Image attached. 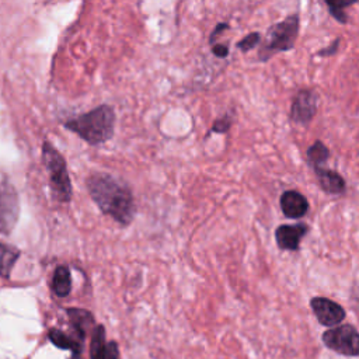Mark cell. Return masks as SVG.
Segmentation results:
<instances>
[{
    "instance_id": "obj_1",
    "label": "cell",
    "mask_w": 359,
    "mask_h": 359,
    "mask_svg": "<svg viewBox=\"0 0 359 359\" xmlns=\"http://www.w3.org/2000/svg\"><path fill=\"white\" fill-rule=\"evenodd\" d=\"M88 191L98 208L122 224L132 222L135 202L130 189L107 174H95L88 180Z\"/></svg>"
},
{
    "instance_id": "obj_2",
    "label": "cell",
    "mask_w": 359,
    "mask_h": 359,
    "mask_svg": "<svg viewBox=\"0 0 359 359\" xmlns=\"http://www.w3.org/2000/svg\"><path fill=\"white\" fill-rule=\"evenodd\" d=\"M114 111L108 105L98 107L66 122V126L91 144L107 142L114 133Z\"/></svg>"
},
{
    "instance_id": "obj_3",
    "label": "cell",
    "mask_w": 359,
    "mask_h": 359,
    "mask_svg": "<svg viewBox=\"0 0 359 359\" xmlns=\"http://www.w3.org/2000/svg\"><path fill=\"white\" fill-rule=\"evenodd\" d=\"M299 34V15L292 14L286 17L283 21L272 25L266 36L259 46L258 59L261 62H266L278 52H286L294 48V42Z\"/></svg>"
},
{
    "instance_id": "obj_4",
    "label": "cell",
    "mask_w": 359,
    "mask_h": 359,
    "mask_svg": "<svg viewBox=\"0 0 359 359\" xmlns=\"http://www.w3.org/2000/svg\"><path fill=\"white\" fill-rule=\"evenodd\" d=\"M42 156L55 196L63 202L69 201L72 195V187L65 160L48 142H45L42 146Z\"/></svg>"
},
{
    "instance_id": "obj_5",
    "label": "cell",
    "mask_w": 359,
    "mask_h": 359,
    "mask_svg": "<svg viewBox=\"0 0 359 359\" xmlns=\"http://www.w3.org/2000/svg\"><path fill=\"white\" fill-rule=\"evenodd\" d=\"M323 344L341 355L359 356V332L351 324L335 325L323 334Z\"/></svg>"
},
{
    "instance_id": "obj_6",
    "label": "cell",
    "mask_w": 359,
    "mask_h": 359,
    "mask_svg": "<svg viewBox=\"0 0 359 359\" xmlns=\"http://www.w3.org/2000/svg\"><path fill=\"white\" fill-rule=\"evenodd\" d=\"M18 217V198L14 188L0 181V231L8 233Z\"/></svg>"
},
{
    "instance_id": "obj_7",
    "label": "cell",
    "mask_w": 359,
    "mask_h": 359,
    "mask_svg": "<svg viewBox=\"0 0 359 359\" xmlns=\"http://www.w3.org/2000/svg\"><path fill=\"white\" fill-rule=\"evenodd\" d=\"M318 97L311 90H300L292 104L290 118L299 125H307L317 112Z\"/></svg>"
},
{
    "instance_id": "obj_8",
    "label": "cell",
    "mask_w": 359,
    "mask_h": 359,
    "mask_svg": "<svg viewBox=\"0 0 359 359\" xmlns=\"http://www.w3.org/2000/svg\"><path fill=\"white\" fill-rule=\"evenodd\" d=\"M310 306L316 314V318L320 324L327 327H335L345 318V310L327 297H314L310 302Z\"/></svg>"
},
{
    "instance_id": "obj_9",
    "label": "cell",
    "mask_w": 359,
    "mask_h": 359,
    "mask_svg": "<svg viewBox=\"0 0 359 359\" xmlns=\"http://www.w3.org/2000/svg\"><path fill=\"white\" fill-rule=\"evenodd\" d=\"M307 231H309V226L306 223L280 224L275 230L276 244L280 250L296 251L300 245L302 238L307 234Z\"/></svg>"
},
{
    "instance_id": "obj_10",
    "label": "cell",
    "mask_w": 359,
    "mask_h": 359,
    "mask_svg": "<svg viewBox=\"0 0 359 359\" xmlns=\"http://www.w3.org/2000/svg\"><path fill=\"white\" fill-rule=\"evenodd\" d=\"M280 209L283 215L289 219H300L303 217L309 210V201L306 196L294 189L285 191L280 195Z\"/></svg>"
},
{
    "instance_id": "obj_11",
    "label": "cell",
    "mask_w": 359,
    "mask_h": 359,
    "mask_svg": "<svg viewBox=\"0 0 359 359\" xmlns=\"http://www.w3.org/2000/svg\"><path fill=\"white\" fill-rule=\"evenodd\" d=\"M320 188L328 195H342L345 192V180L337 171L323 165L313 167Z\"/></svg>"
},
{
    "instance_id": "obj_12",
    "label": "cell",
    "mask_w": 359,
    "mask_h": 359,
    "mask_svg": "<svg viewBox=\"0 0 359 359\" xmlns=\"http://www.w3.org/2000/svg\"><path fill=\"white\" fill-rule=\"evenodd\" d=\"M52 286L56 296L65 297L69 294L72 287V280H70V272L66 266H59L55 269Z\"/></svg>"
},
{
    "instance_id": "obj_13",
    "label": "cell",
    "mask_w": 359,
    "mask_h": 359,
    "mask_svg": "<svg viewBox=\"0 0 359 359\" xmlns=\"http://www.w3.org/2000/svg\"><path fill=\"white\" fill-rule=\"evenodd\" d=\"M20 255V251L11 245L0 244V276L8 278L10 272Z\"/></svg>"
},
{
    "instance_id": "obj_14",
    "label": "cell",
    "mask_w": 359,
    "mask_h": 359,
    "mask_svg": "<svg viewBox=\"0 0 359 359\" xmlns=\"http://www.w3.org/2000/svg\"><path fill=\"white\" fill-rule=\"evenodd\" d=\"M107 355V342H105V330L102 325L95 327L91 338L90 356L91 359H105Z\"/></svg>"
},
{
    "instance_id": "obj_15",
    "label": "cell",
    "mask_w": 359,
    "mask_h": 359,
    "mask_svg": "<svg viewBox=\"0 0 359 359\" xmlns=\"http://www.w3.org/2000/svg\"><path fill=\"white\" fill-rule=\"evenodd\" d=\"M307 158L311 167L323 165L330 158V150L321 140H317L307 149Z\"/></svg>"
},
{
    "instance_id": "obj_16",
    "label": "cell",
    "mask_w": 359,
    "mask_h": 359,
    "mask_svg": "<svg viewBox=\"0 0 359 359\" xmlns=\"http://www.w3.org/2000/svg\"><path fill=\"white\" fill-rule=\"evenodd\" d=\"M49 339L53 345H56L60 349H67L72 351L74 355H77L80 352V345L79 342H76L73 338L67 337L65 332H62L60 330H50L49 331Z\"/></svg>"
},
{
    "instance_id": "obj_17",
    "label": "cell",
    "mask_w": 359,
    "mask_h": 359,
    "mask_svg": "<svg viewBox=\"0 0 359 359\" xmlns=\"http://www.w3.org/2000/svg\"><path fill=\"white\" fill-rule=\"evenodd\" d=\"M331 15L341 24L348 22V15L345 13V8L349 6H353L359 3V0H324Z\"/></svg>"
},
{
    "instance_id": "obj_18",
    "label": "cell",
    "mask_w": 359,
    "mask_h": 359,
    "mask_svg": "<svg viewBox=\"0 0 359 359\" xmlns=\"http://www.w3.org/2000/svg\"><path fill=\"white\" fill-rule=\"evenodd\" d=\"M72 324L74 325V328L79 331V334L83 337L86 334V330L88 328V325L91 324L93 318L90 316V313L84 311V310H77V309H72L67 311Z\"/></svg>"
},
{
    "instance_id": "obj_19",
    "label": "cell",
    "mask_w": 359,
    "mask_h": 359,
    "mask_svg": "<svg viewBox=\"0 0 359 359\" xmlns=\"http://www.w3.org/2000/svg\"><path fill=\"white\" fill-rule=\"evenodd\" d=\"M259 42H261V34H259V32H251V34L245 35L241 41H238L236 46H237L241 52L247 53L248 50H251L252 48H255Z\"/></svg>"
},
{
    "instance_id": "obj_20",
    "label": "cell",
    "mask_w": 359,
    "mask_h": 359,
    "mask_svg": "<svg viewBox=\"0 0 359 359\" xmlns=\"http://www.w3.org/2000/svg\"><path fill=\"white\" fill-rule=\"evenodd\" d=\"M230 126H231V116H230V114H226L222 118L215 121L210 132H213V133H226L230 129Z\"/></svg>"
},
{
    "instance_id": "obj_21",
    "label": "cell",
    "mask_w": 359,
    "mask_h": 359,
    "mask_svg": "<svg viewBox=\"0 0 359 359\" xmlns=\"http://www.w3.org/2000/svg\"><path fill=\"white\" fill-rule=\"evenodd\" d=\"M229 28V24L227 22H220V24H217L216 27H215V29L210 32V35H209V43L210 45H213L215 43V41L217 39V36L223 32V31H226Z\"/></svg>"
},
{
    "instance_id": "obj_22",
    "label": "cell",
    "mask_w": 359,
    "mask_h": 359,
    "mask_svg": "<svg viewBox=\"0 0 359 359\" xmlns=\"http://www.w3.org/2000/svg\"><path fill=\"white\" fill-rule=\"evenodd\" d=\"M338 46H339V38H337V39H335L331 45H328L327 48L320 49V50L317 52V56H331V55H334V53L337 52Z\"/></svg>"
},
{
    "instance_id": "obj_23",
    "label": "cell",
    "mask_w": 359,
    "mask_h": 359,
    "mask_svg": "<svg viewBox=\"0 0 359 359\" xmlns=\"http://www.w3.org/2000/svg\"><path fill=\"white\" fill-rule=\"evenodd\" d=\"M212 52L215 56L217 57H226L229 55V46L224 43H217V45H212Z\"/></svg>"
},
{
    "instance_id": "obj_24",
    "label": "cell",
    "mask_w": 359,
    "mask_h": 359,
    "mask_svg": "<svg viewBox=\"0 0 359 359\" xmlns=\"http://www.w3.org/2000/svg\"><path fill=\"white\" fill-rule=\"evenodd\" d=\"M105 359H118V346L115 342L107 344V355Z\"/></svg>"
}]
</instances>
